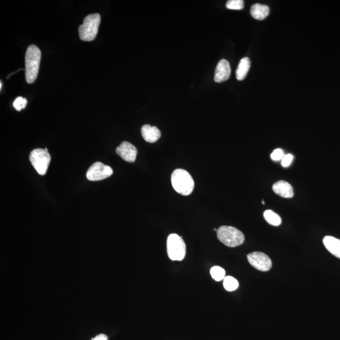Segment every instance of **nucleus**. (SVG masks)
<instances>
[{
    "mask_svg": "<svg viewBox=\"0 0 340 340\" xmlns=\"http://www.w3.org/2000/svg\"><path fill=\"white\" fill-rule=\"evenodd\" d=\"M41 59V51L38 47L31 45L25 55V78L28 84H32L37 79Z\"/></svg>",
    "mask_w": 340,
    "mask_h": 340,
    "instance_id": "obj_1",
    "label": "nucleus"
},
{
    "mask_svg": "<svg viewBox=\"0 0 340 340\" xmlns=\"http://www.w3.org/2000/svg\"><path fill=\"white\" fill-rule=\"evenodd\" d=\"M171 181L174 190L182 196H188L194 191V179L187 171L175 170L171 175Z\"/></svg>",
    "mask_w": 340,
    "mask_h": 340,
    "instance_id": "obj_2",
    "label": "nucleus"
},
{
    "mask_svg": "<svg viewBox=\"0 0 340 340\" xmlns=\"http://www.w3.org/2000/svg\"><path fill=\"white\" fill-rule=\"evenodd\" d=\"M218 240L228 247L234 248L242 245L245 236L240 230L232 226L222 225L217 230Z\"/></svg>",
    "mask_w": 340,
    "mask_h": 340,
    "instance_id": "obj_3",
    "label": "nucleus"
},
{
    "mask_svg": "<svg viewBox=\"0 0 340 340\" xmlns=\"http://www.w3.org/2000/svg\"><path fill=\"white\" fill-rule=\"evenodd\" d=\"M100 22V14H90L86 17L84 23L79 28L80 40L88 42L94 40L97 37Z\"/></svg>",
    "mask_w": 340,
    "mask_h": 340,
    "instance_id": "obj_4",
    "label": "nucleus"
},
{
    "mask_svg": "<svg viewBox=\"0 0 340 340\" xmlns=\"http://www.w3.org/2000/svg\"><path fill=\"white\" fill-rule=\"evenodd\" d=\"M167 253L173 261H181L186 255V245L181 236L171 234L167 239Z\"/></svg>",
    "mask_w": 340,
    "mask_h": 340,
    "instance_id": "obj_5",
    "label": "nucleus"
},
{
    "mask_svg": "<svg viewBox=\"0 0 340 340\" xmlns=\"http://www.w3.org/2000/svg\"><path fill=\"white\" fill-rule=\"evenodd\" d=\"M29 160L40 175H45L51 162V156L48 152L41 148L33 149L30 153Z\"/></svg>",
    "mask_w": 340,
    "mask_h": 340,
    "instance_id": "obj_6",
    "label": "nucleus"
},
{
    "mask_svg": "<svg viewBox=\"0 0 340 340\" xmlns=\"http://www.w3.org/2000/svg\"><path fill=\"white\" fill-rule=\"evenodd\" d=\"M113 174V170L109 166L102 163H95L88 170L87 178L88 180L96 181L104 180Z\"/></svg>",
    "mask_w": 340,
    "mask_h": 340,
    "instance_id": "obj_7",
    "label": "nucleus"
},
{
    "mask_svg": "<svg viewBox=\"0 0 340 340\" xmlns=\"http://www.w3.org/2000/svg\"><path fill=\"white\" fill-rule=\"evenodd\" d=\"M247 259L251 266L259 271L267 272L272 268L271 259L263 253L256 251L248 254Z\"/></svg>",
    "mask_w": 340,
    "mask_h": 340,
    "instance_id": "obj_8",
    "label": "nucleus"
},
{
    "mask_svg": "<svg viewBox=\"0 0 340 340\" xmlns=\"http://www.w3.org/2000/svg\"><path fill=\"white\" fill-rule=\"evenodd\" d=\"M116 153L124 161L129 163H134L137 155L136 147L129 142L124 141L117 147Z\"/></svg>",
    "mask_w": 340,
    "mask_h": 340,
    "instance_id": "obj_9",
    "label": "nucleus"
},
{
    "mask_svg": "<svg viewBox=\"0 0 340 340\" xmlns=\"http://www.w3.org/2000/svg\"><path fill=\"white\" fill-rule=\"evenodd\" d=\"M231 70L229 62L225 59H222L217 64L214 74V81L216 83H222L226 81L230 77Z\"/></svg>",
    "mask_w": 340,
    "mask_h": 340,
    "instance_id": "obj_10",
    "label": "nucleus"
},
{
    "mask_svg": "<svg viewBox=\"0 0 340 340\" xmlns=\"http://www.w3.org/2000/svg\"><path fill=\"white\" fill-rule=\"evenodd\" d=\"M273 191L277 195L284 198H292L294 196V191L290 183L287 181L280 180L274 184Z\"/></svg>",
    "mask_w": 340,
    "mask_h": 340,
    "instance_id": "obj_11",
    "label": "nucleus"
},
{
    "mask_svg": "<svg viewBox=\"0 0 340 340\" xmlns=\"http://www.w3.org/2000/svg\"><path fill=\"white\" fill-rule=\"evenodd\" d=\"M141 134L145 141L150 143L157 142L161 137L159 129L155 126H150L148 124L142 127Z\"/></svg>",
    "mask_w": 340,
    "mask_h": 340,
    "instance_id": "obj_12",
    "label": "nucleus"
},
{
    "mask_svg": "<svg viewBox=\"0 0 340 340\" xmlns=\"http://www.w3.org/2000/svg\"><path fill=\"white\" fill-rule=\"evenodd\" d=\"M323 243L327 250L332 255L340 259V240L333 236H326L323 239Z\"/></svg>",
    "mask_w": 340,
    "mask_h": 340,
    "instance_id": "obj_13",
    "label": "nucleus"
},
{
    "mask_svg": "<svg viewBox=\"0 0 340 340\" xmlns=\"http://www.w3.org/2000/svg\"><path fill=\"white\" fill-rule=\"evenodd\" d=\"M269 12L270 9L268 6L259 4L253 5L250 9L251 16L258 20L266 19L268 17Z\"/></svg>",
    "mask_w": 340,
    "mask_h": 340,
    "instance_id": "obj_14",
    "label": "nucleus"
},
{
    "mask_svg": "<svg viewBox=\"0 0 340 340\" xmlns=\"http://www.w3.org/2000/svg\"><path fill=\"white\" fill-rule=\"evenodd\" d=\"M251 63L250 59L244 58L240 61L237 69L236 71V77L239 81H242L245 79L249 70H250Z\"/></svg>",
    "mask_w": 340,
    "mask_h": 340,
    "instance_id": "obj_15",
    "label": "nucleus"
},
{
    "mask_svg": "<svg viewBox=\"0 0 340 340\" xmlns=\"http://www.w3.org/2000/svg\"><path fill=\"white\" fill-rule=\"evenodd\" d=\"M263 216L265 219L270 224L274 225V226H278V225L281 224V218L272 210H267L265 211Z\"/></svg>",
    "mask_w": 340,
    "mask_h": 340,
    "instance_id": "obj_16",
    "label": "nucleus"
},
{
    "mask_svg": "<svg viewBox=\"0 0 340 340\" xmlns=\"http://www.w3.org/2000/svg\"><path fill=\"white\" fill-rule=\"evenodd\" d=\"M223 285H224V289L228 291L232 292L238 289L239 283L234 277L227 276L224 278Z\"/></svg>",
    "mask_w": 340,
    "mask_h": 340,
    "instance_id": "obj_17",
    "label": "nucleus"
},
{
    "mask_svg": "<svg viewBox=\"0 0 340 340\" xmlns=\"http://www.w3.org/2000/svg\"><path fill=\"white\" fill-rule=\"evenodd\" d=\"M210 273H211L212 279L217 282L221 281L225 277V270L219 266L213 267Z\"/></svg>",
    "mask_w": 340,
    "mask_h": 340,
    "instance_id": "obj_18",
    "label": "nucleus"
},
{
    "mask_svg": "<svg viewBox=\"0 0 340 340\" xmlns=\"http://www.w3.org/2000/svg\"><path fill=\"white\" fill-rule=\"evenodd\" d=\"M226 8L230 10H242L244 8V2L243 0H230L227 2Z\"/></svg>",
    "mask_w": 340,
    "mask_h": 340,
    "instance_id": "obj_19",
    "label": "nucleus"
},
{
    "mask_svg": "<svg viewBox=\"0 0 340 340\" xmlns=\"http://www.w3.org/2000/svg\"><path fill=\"white\" fill-rule=\"evenodd\" d=\"M27 105V99L22 97H17L16 99L15 100L14 103H13L14 107L18 111H20L22 110V109H24Z\"/></svg>",
    "mask_w": 340,
    "mask_h": 340,
    "instance_id": "obj_20",
    "label": "nucleus"
},
{
    "mask_svg": "<svg viewBox=\"0 0 340 340\" xmlns=\"http://www.w3.org/2000/svg\"><path fill=\"white\" fill-rule=\"evenodd\" d=\"M284 152L281 149H275L271 154V158L274 161H280L284 157Z\"/></svg>",
    "mask_w": 340,
    "mask_h": 340,
    "instance_id": "obj_21",
    "label": "nucleus"
},
{
    "mask_svg": "<svg viewBox=\"0 0 340 340\" xmlns=\"http://www.w3.org/2000/svg\"><path fill=\"white\" fill-rule=\"evenodd\" d=\"M293 158H294V157H293V155L291 154L284 155L281 162L282 167L284 168L289 167L290 164H291Z\"/></svg>",
    "mask_w": 340,
    "mask_h": 340,
    "instance_id": "obj_22",
    "label": "nucleus"
},
{
    "mask_svg": "<svg viewBox=\"0 0 340 340\" xmlns=\"http://www.w3.org/2000/svg\"><path fill=\"white\" fill-rule=\"evenodd\" d=\"M92 340H108V337L104 334H100L92 338Z\"/></svg>",
    "mask_w": 340,
    "mask_h": 340,
    "instance_id": "obj_23",
    "label": "nucleus"
},
{
    "mask_svg": "<svg viewBox=\"0 0 340 340\" xmlns=\"http://www.w3.org/2000/svg\"><path fill=\"white\" fill-rule=\"evenodd\" d=\"M2 82H0V89L2 90Z\"/></svg>",
    "mask_w": 340,
    "mask_h": 340,
    "instance_id": "obj_24",
    "label": "nucleus"
},
{
    "mask_svg": "<svg viewBox=\"0 0 340 340\" xmlns=\"http://www.w3.org/2000/svg\"><path fill=\"white\" fill-rule=\"evenodd\" d=\"M214 232H217V230L215 229H215H214Z\"/></svg>",
    "mask_w": 340,
    "mask_h": 340,
    "instance_id": "obj_25",
    "label": "nucleus"
},
{
    "mask_svg": "<svg viewBox=\"0 0 340 340\" xmlns=\"http://www.w3.org/2000/svg\"><path fill=\"white\" fill-rule=\"evenodd\" d=\"M262 203H263V204H265V202L263 201H262Z\"/></svg>",
    "mask_w": 340,
    "mask_h": 340,
    "instance_id": "obj_26",
    "label": "nucleus"
}]
</instances>
